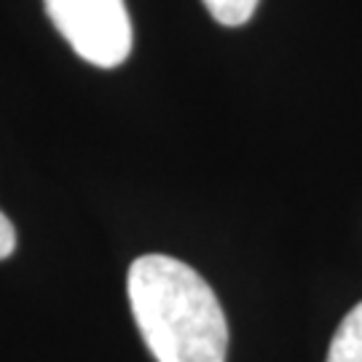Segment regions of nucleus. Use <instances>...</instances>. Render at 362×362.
Segmentation results:
<instances>
[{
	"instance_id": "39448f33",
	"label": "nucleus",
	"mask_w": 362,
	"mask_h": 362,
	"mask_svg": "<svg viewBox=\"0 0 362 362\" xmlns=\"http://www.w3.org/2000/svg\"><path fill=\"white\" fill-rule=\"evenodd\" d=\"M13 250H16V228L6 218V212H0V260L11 258Z\"/></svg>"
},
{
	"instance_id": "7ed1b4c3",
	"label": "nucleus",
	"mask_w": 362,
	"mask_h": 362,
	"mask_svg": "<svg viewBox=\"0 0 362 362\" xmlns=\"http://www.w3.org/2000/svg\"><path fill=\"white\" fill-rule=\"evenodd\" d=\"M325 362H362V300L341 320Z\"/></svg>"
},
{
	"instance_id": "f257e3e1",
	"label": "nucleus",
	"mask_w": 362,
	"mask_h": 362,
	"mask_svg": "<svg viewBox=\"0 0 362 362\" xmlns=\"http://www.w3.org/2000/svg\"><path fill=\"white\" fill-rule=\"evenodd\" d=\"M127 293L137 330L156 362H226L228 322L215 290L188 263L140 255Z\"/></svg>"
},
{
	"instance_id": "f03ea898",
	"label": "nucleus",
	"mask_w": 362,
	"mask_h": 362,
	"mask_svg": "<svg viewBox=\"0 0 362 362\" xmlns=\"http://www.w3.org/2000/svg\"><path fill=\"white\" fill-rule=\"evenodd\" d=\"M52 25L73 52L97 67H118L132 54V19L124 0H43Z\"/></svg>"
},
{
	"instance_id": "20e7f679",
	"label": "nucleus",
	"mask_w": 362,
	"mask_h": 362,
	"mask_svg": "<svg viewBox=\"0 0 362 362\" xmlns=\"http://www.w3.org/2000/svg\"><path fill=\"white\" fill-rule=\"evenodd\" d=\"M209 16L223 27H242L252 19L260 0H202Z\"/></svg>"
}]
</instances>
